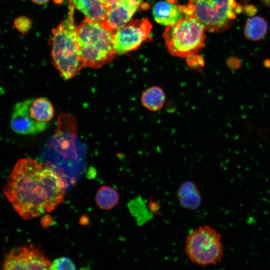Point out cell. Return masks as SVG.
Returning a JSON list of instances; mask_svg holds the SVG:
<instances>
[{"label":"cell","mask_w":270,"mask_h":270,"mask_svg":"<svg viewBox=\"0 0 270 270\" xmlns=\"http://www.w3.org/2000/svg\"><path fill=\"white\" fill-rule=\"evenodd\" d=\"M67 188L50 163L23 158L16 163L2 191L14 210L30 220L54 210L64 202Z\"/></svg>","instance_id":"obj_1"},{"label":"cell","mask_w":270,"mask_h":270,"mask_svg":"<svg viewBox=\"0 0 270 270\" xmlns=\"http://www.w3.org/2000/svg\"><path fill=\"white\" fill-rule=\"evenodd\" d=\"M114 32L102 22L86 17L76 26L78 52L84 67L96 69L114 60L117 54Z\"/></svg>","instance_id":"obj_2"},{"label":"cell","mask_w":270,"mask_h":270,"mask_svg":"<svg viewBox=\"0 0 270 270\" xmlns=\"http://www.w3.org/2000/svg\"><path fill=\"white\" fill-rule=\"evenodd\" d=\"M74 8L68 2L66 18L52 30L50 40L54 66L65 80L74 78L84 67L78 52Z\"/></svg>","instance_id":"obj_3"},{"label":"cell","mask_w":270,"mask_h":270,"mask_svg":"<svg viewBox=\"0 0 270 270\" xmlns=\"http://www.w3.org/2000/svg\"><path fill=\"white\" fill-rule=\"evenodd\" d=\"M182 9L185 16H194L209 32L226 30L242 11L236 0H188Z\"/></svg>","instance_id":"obj_4"},{"label":"cell","mask_w":270,"mask_h":270,"mask_svg":"<svg viewBox=\"0 0 270 270\" xmlns=\"http://www.w3.org/2000/svg\"><path fill=\"white\" fill-rule=\"evenodd\" d=\"M202 24L192 16H185L168 26L163 34L167 48L175 56L186 58L196 54L204 44Z\"/></svg>","instance_id":"obj_5"},{"label":"cell","mask_w":270,"mask_h":270,"mask_svg":"<svg viewBox=\"0 0 270 270\" xmlns=\"http://www.w3.org/2000/svg\"><path fill=\"white\" fill-rule=\"evenodd\" d=\"M54 114V106L47 98L25 100L15 104L11 116L10 126L18 134H37L46 128Z\"/></svg>","instance_id":"obj_6"},{"label":"cell","mask_w":270,"mask_h":270,"mask_svg":"<svg viewBox=\"0 0 270 270\" xmlns=\"http://www.w3.org/2000/svg\"><path fill=\"white\" fill-rule=\"evenodd\" d=\"M184 251L194 264L202 266L215 265L223 256L221 235L210 226H198L187 236Z\"/></svg>","instance_id":"obj_7"},{"label":"cell","mask_w":270,"mask_h":270,"mask_svg":"<svg viewBox=\"0 0 270 270\" xmlns=\"http://www.w3.org/2000/svg\"><path fill=\"white\" fill-rule=\"evenodd\" d=\"M152 25L148 18L131 20L126 24L114 32L113 44L117 54L134 50L148 39Z\"/></svg>","instance_id":"obj_8"},{"label":"cell","mask_w":270,"mask_h":270,"mask_svg":"<svg viewBox=\"0 0 270 270\" xmlns=\"http://www.w3.org/2000/svg\"><path fill=\"white\" fill-rule=\"evenodd\" d=\"M50 262L42 250L30 245L16 247L7 254L2 270H50Z\"/></svg>","instance_id":"obj_9"},{"label":"cell","mask_w":270,"mask_h":270,"mask_svg":"<svg viewBox=\"0 0 270 270\" xmlns=\"http://www.w3.org/2000/svg\"><path fill=\"white\" fill-rule=\"evenodd\" d=\"M140 6L136 0H120L106 10L102 23L108 30L116 32L130 22Z\"/></svg>","instance_id":"obj_10"},{"label":"cell","mask_w":270,"mask_h":270,"mask_svg":"<svg viewBox=\"0 0 270 270\" xmlns=\"http://www.w3.org/2000/svg\"><path fill=\"white\" fill-rule=\"evenodd\" d=\"M154 20L164 26L174 24L185 16L180 5L174 0H166L156 3L152 8Z\"/></svg>","instance_id":"obj_11"},{"label":"cell","mask_w":270,"mask_h":270,"mask_svg":"<svg viewBox=\"0 0 270 270\" xmlns=\"http://www.w3.org/2000/svg\"><path fill=\"white\" fill-rule=\"evenodd\" d=\"M176 196L182 207L190 210L198 208L202 200L201 193L197 186L191 181L184 182L180 186Z\"/></svg>","instance_id":"obj_12"},{"label":"cell","mask_w":270,"mask_h":270,"mask_svg":"<svg viewBox=\"0 0 270 270\" xmlns=\"http://www.w3.org/2000/svg\"><path fill=\"white\" fill-rule=\"evenodd\" d=\"M68 2L86 17L98 22L104 21L106 10L99 0H68Z\"/></svg>","instance_id":"obj_13"},{"label":"cell","mask_w":270,"mask_h":270,"mask_svg":"<svg viewBox=\"0 0 270 270\" xmlns=\"http://www.w3.org/2000/svg\"><path fill=\"white\" fill-rule=\"evenodd\" d=\"M166 96L160 86H154L148 88L142 92L140 102L146 110L156 112L161 110L164 105Z\"/></svg>","instance_id":"obj_14"},{"label":"cell","mask_w":270,"mask_h":270,"mask_svg":"<svg viewBox=\"0 0 270 270\" xmlns=\"http://www.w3.org/2000/svg\"><path fill=\"white\" fill-rule=\"evenodd\" d=\"M268 27V23L264 18L259 16H253L246 22L244 34L248 40H260L266 34Z\"/></svg>","instance_id":"obj_15"},{"label":"cell","mask_w":270,"mask_h":270,"mask_svg":"<svg viewBox=\"0 0 270 270\" xmlns=\"http://www.w3.org/2000/svg\"><path fill=\"white\" fill-rule=\"evenodd\" d=\"M119 196L114 188L102 186L98 190L96 196L97 205L102 209L108 210L114 207L118 202Z\"/></svg>","instance_id":"obj_16"},{"label":"cell","mask_w":270,"mask_h":270,"mask_svg":"<svg viewBox=\"0 0 270 270\" xmlns=\"http://www.w3.org/2000/svg\"><path fill=\"white\" fill-rule=\"evenodd\" d=\"M76 266L72 260L66 257H60L50 264V270H75Z\"/></svg>","instance_id":"obj_17"},{"label":"cell","mask_w":270,"mask_h":270,"mask_svg":"<svg viewBox=\"0 0 270 270\" xmlns=\"http://www.w3.org/2000/svg\"><path fill=\"white\" fill-rule=\"evenodd\" d=\"M14 27L22 34L27 33L31 28L32 22L30 19L26 16H20L14 22Z\"/></svg>","instance_id":"obj_18"},{"label":"cell","mask_w":270,"mask_h":270,"mask_svg":"<svg viewBox=\"0 0 270 270\" xmlns=\"http://www.w3.org/2000/svg\"><path fill=\"white\" fill-rule=\"evenodd\" d=\"M187 64L191 68L196 70H201L204 66V60L202 58L196 54L186 58Z\"/></svg>","instance_id":"obj_19"},{"label":"cell","mask_w":270,"mask_h":270,"mask_svg":"<svg viewBox=\"0 0 270 270\" xmlns=\"http://www.w3.org/2000/svg\"><path fill=\"white\" fill-rule=\"evenodd\" d=\"M227 64L232 70H237L241 66L240 60L235 57H230L227 60Z\"/></svg>","instance_id":"obj_20"},{"label":"cell","mask_w":270,"mask_h":270,"mask_svg":"<svg viewBox=\"0 0 270 270\" xmlns=\"http://www.w3.org/2000/svg\"><path fill=\"white\" fill-rule=\"evenodd\" d=\"M246 6L244 8H242L246 14L252 16L256 13L257 10L254 6L251 5Z\"/></svg>","instance_id":"obj_21"},{"label":"cell","mask_w":270,"mask_h":270,"mask_svg":"<svg viewBox=\"0 0 270 270\" xmlns=\"http://www.w3.org/2000/svg\"><path fill=\"white\" fill-rule=\"evenodd\" d=\"M107 10L120 0H99Z\"/></svg>","instance_id":"obj_22"},{"label":"cell","mask_w":270,"mask_h":270,"mask_svg":"<svg viewBox=\"0 0 270 270\" xmlns=\"http://www.w3.org/2000/svg\"><path fill=\"white\" fill-rule=\"evenodd\" d=\"M150 210L154 212H158L160 210V206L156 202L151 201L150 204Z\"/></svg>","instance_id":"obj_23"},{"label":"cell","mask_w":270,"mask_h":270,"mask_svg":"<svg viewBox=\"0 0 270 270\" xmlns=\"http://www.w3.org/2000/svg\"><path fill=\"white\" fill-rule=\"evenodd\" d=\"M34 2L38 4H42L48 2L49 0H32Z\"/></svg>","instance_id":"obj_24"},{"label":"cell","mask_w":270,"mask_h":270,"mask_svg":"<svg viewBox=\"0 0 270 270\" xmlns=\"http://www.w3.org/2000/svg\"><path fill=\"white\" fill-rule=\"evenodd\" d=\"M266 6H270V0H259Z\"/></svg>","instance_id":"obj_25"},{"label":"cell","mask_w":270,"mask_h":270,"mask_svg":"<svg viewBox=\"0 0 270 270\" xmlns=\"http://www.w3.org/2000/svg\"></svg>","instance_id":"obj_26"}]
</instances>
